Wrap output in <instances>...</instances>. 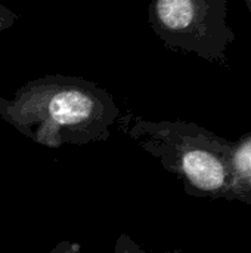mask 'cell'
I'll list each match as a JSON object with an SVG mask.
<instances>
[{
	"instance_id": "obj_1",
	"label": "cell",
	"mask_w": 251,
	"mask_h": 253,
	"mask_svg": "<svg viewBox=\"0 0 251 253\" xmlns=\"http://www.w3.org/2000/svg\"><path fill=\"white\" fill-rule=\"evenodd\" d=\"M120 116L107 89L75 76H44L22 84L10 99L0 96V117L47 148L107 141Z\"/></svg>"
},
{
	"instance_id": "obj_2",
	"label": "cell",
	"mask_w": 251,
	"mask_h": 253,
	"mask_svg": "<svg viewBox=\"0 0 251 253\" xmlns=\"http://www.w3.org/2000/svg\"><path fill=\"white\" fill-rule=\"evenodd\" d=\"M132 138L161 166L176 175L189 196H226L234 145L186 122H151L127 111L117 120Z\"/></svg>"
},
{
	"instance_id": "obj_3",
	"label": "cell",
	"mask_w": 251,
	"mask_h": 253,
	"mask_svg": "<svg viewBox=\"0 0 251 253\" xmlns=\"http://www.w3.org/2000/svg\"><path fill=\"white\" fill-rule=\"evenodd\" d=\"M148 22L164 46L226 64L235 33L228 24L226 0H151Z\"/></svg>"
},
{
	"instance_id": "obj_4",
	"label": "cell",
	"mask_w": 251,
	"mask_h": 253,
	"mask_svg": "<svg viewBox=\"0 0 251 253\" xmlns=\"http://www.w3.org/2000/svg\"><path fill=\"white\" fill-rule=\"evenodd\" d=\"M228 187V191L241 200H244V196H251V133L234 147L231 159V182Z\"/></svg>"
},
{
	"instance_id": "obj_5",
	"label": "cell",
	"mask_w": 251,
	"mask_h": 253,
	"mask_svg": "<svg viewBox=\"0 0 251 253\" xmlns=\"http://www.w3.org/2000/svg\"><path fill=\"white\" fill-rule=\"evenodd\" d=\"M114 253H149L143 251L130 236L127 234H120L115 246H114ZM164 253H182L180 251H169Z\"/></svg>"
},
{
	"instance_id": "obj_6",
	"label": "cell",
	"mask_w": 251,
	"mask_h": 253,
	"mask_svg": "<svg viewBox=\"0 0 251 253\" xmlns=\"http://www.w3.org/2000/svg\"><path fill=\"white\" fill-rule=\"evenodd\" d=\"M16 21H18V15L0 3V33L13 27L16 24Z\"/></svg>"
},
{
	"instance_id": "obj_7",
	"label": "cell",
	"mask_w": 251,
	"mask_h": 253,
	"mask_svg": "<svg viewBox=\"0 0 251 253\" xmlns=\"http://www.w3.org/2000/svg\"><path fill=\"white\" fill-rule=\"evenodd\" d=\"M50 253H83V249L81 245L77 242L62 240L50 251Z\"/></svg>"
},
{
	"instance_id": "obj_8",
	"label": "cell",
	"mask_w": 251,
	"mask_h": 253,
	"mask_svg": "<svg viewBox=\"0 0 251 253\" xmlns=\"http://www.w3.org/2000/svg\"><path fill=\"white\" fill-rule=\"evenodd\" d=\"M246 3H247V6H249V10H250V13H251V0H246Z\"/></svg>"
}]
</instances>
